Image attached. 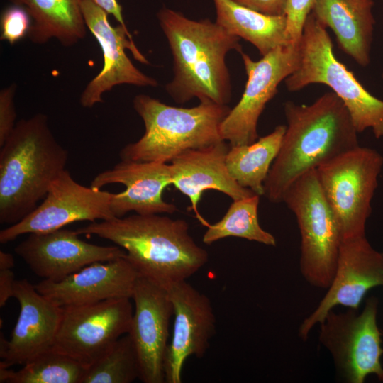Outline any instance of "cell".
<instances>
[{"mask_svg": "<svg viewBox=\"0 0 383 383\" xmlns=\"http://www.w3.org/2000/svg\"><path fill=\"white\" fill-rule=\"evenodd\" d=\"M378 303L371 296L361 312L348 308L335 313L332 309L320 323L319 341L331 355L336 372L345 382L363 383L370 374L383 382Z\"/></svg>", "mask_w": 383, "mask_h": 383, "instance_id": "obj_9", "label": "cell"}, {"mask_svg": "<svg viewBox=\"0 0 383 383\" xmlns=\"http://www.w3.org/2000/svg\"><path fill=\"white\" fill-rule=\"evenodd\" d=\"M383 1V0H382ZM382 77H383V74H382Z\"/></svg>", "mask_w": 383, "mask_h": 383, "instance_id": "obj_36", "label": "cell"}, {"mask_svg": "<svg viewBox=\"0 0 383 383\" xmlns=\"http://www.w3.org/2000/svg\"><path fill=\"white\" fill-rule=\"evenodd\" d=\"M15 274L11 269L0 270V306L6 305L8 300L13 297Z\"/></svg>", "mask_w": 383, "mask_h": 383, "instance_id": "obj_33", "label": "cell"}, {"mask_svg": "<svg viewBox=\"0 0 383 383\" xmlns=\"http://www.w3.org/2000/svg\"><path fill=\"white\" fill-rule=\"evenodd\" d=\"M299 46V65L284 80L287 89L296 91L311 84L328 86L343 101L357 133L371 128L376 138H383V101L367 91L335 57L326 28L311 12Z\"/></svg>", "mask_w": 383, "mask_h": 383, "instance_id": "obj_6", "label": "cell"}, {"mask_svg": "<svg viewBox=\"0 0 383 383\" xmlns=\"http://www.w3.org/2000/svg\"><path fill=\"white\" fill-rule=\"evenodd\" d=\"M173 57L172 79L165 90L177 104L194 98L228 105L232 85L226 58L243 51L240 38L209 18L192 20L171 9L157 13Z\"/></svg>", "mask_w": 383, "mask_h": 383, "instance_id": "obj_2", "label": "cell"}, {"mask_svg": "<svg viewBox=\"0 0 383 383\" xmlns=\"http://www.w3.org/2000/svg\"><path fill=\"white\" fill-rule=\"evenodd\" d=\"M23 6L32 23L28 38L35 44L56 38L65 46H71L86 35L83 0H9Z\"/></svg>", "mask_w": 383, "mask_h": 383, "instance_id": "obj_23", "label": "cell"}, {"mask_svg": "<svg viewBox=\"0 0 383 383\" xmlns=\"http://www.w3.org/2000/svg\"><path fill=\"white\" fill-rule=\"evenodd\" d=\"M383 287V253L374 250L365 235L342 240L335 273L323 298L299 328L306 341L310 332L338 305L358 309L371 289Z\"/></svg>", "mask_w": 383, "mask_h": 383, "instance_id": "obj_14", "label": "cell"}, {"mask_svg": "<svg viewBox=\"0 0 383 383\" xmlns=\"http://www.w3.org/2000/svg\"><path fill=\"white\" fill-rule=\"evenodd\" d=\"M167 292L174 319L165 359V382L181 383L187 358H202L206 354L216 320L210 299L187 280L172 284Z\"/></svg>", "mask_w": 383, "mask_h": 383, "instance_id": "obj_16", "label": "cell"}, {"mask_svg": "<svg viewBox=\"0 0 383 383\" xmlns=\"http://www.w3.org/2000/svg\"><path fill=\"white\" fill-rule=\"evenodd\" d=\"M130 298L62 308L52 350L89 367L129 332L133 313Z\"/></svg>", "mask_w": 383, "mask_h": 383, "instance_id": "obj_10", "label": "cell"}, {"mask_svg": "<svg viewBox=\"0 0 383 383\" xmlns=\"http://www.w3.org/2000/svg\"><path fill=\"white\" fill-rule=\"evenodd\" d=\"M286 130L279 125L250 145L231 146L226 164L232 178L255 194L264 195V183L280 148Z\"/></svg>", "mask_w": 383, "mask_h": 383, "instance_id": "obj_25", "label": "cell"}, {"mask_svg": "<svg viewBox=\"0 0 383 383\" xmlns=\"http://www.w3.org/2000/svg\"><path fill=\"white\" fill-rule=\"evenodd\" d=\"M184 219L159 214H134L94 221L78 228L123 248L139 274L165 289L187 280L208 262L209 254L189 233Z\"/></svg>", "mask_w": 383, "mask_h": 383, "instance_id": "obj_3", "label": "cell"}, {"mask_svg": "<svg viewBox=\"0 0 383 383\" xmlns=\"http://www.w3.org/2000/svg\"><path fill=\"white\" fill-rule=\"evenodd\" d=\"M260 196L233 200L227 212L217 223L208 225L202 240L211 245L228 237L244 238L266 245L275 246V238L265 231L258 221V206Z\"/></svg>", "mask_w": 383, "mask_h": 383, "instance_id": "obj_27", "label": "cell"}, {"mask_svg": "<svg viewBox=\"0 0 383 383\" xmlns=\"http://www.w3.org/2000/svg\"><path fill=\"white\" fill-rule=\"evenodd\" d=\"M131 299L134 310L129 332L144 383H164L165 359L168 346L173 306L167 289L139 275Z\"/></svg>", "mask_w": 383, "mask_h": 383, "instance_id": "obj_15", "label": "cell"}, {"mask_svg": "<svg viewBox=\"0 0 383 383\" xmlns=\"http://www.w3.org/2000/svg\"><path fill=\"white\" fill-rule=\"evenodd\" d=\"M67 159L45 115L17 122L1 147L0 223L15 224L33 211Z\"/></svg>", "mask_w": 383, "mask_h": 383, "instance_id": "obj_4", "label": "cell"}, {"mask_svg": "<svg viewBox=\"0 0 383 383\" xmlns=\"http://www.w3.org/2000/svg\"><path fill=\"white\" fill-rule=\"evenodd\" d=\"M13 297L20 312L10 340L1 334V368L24 365L52 348L62 308L40 294L26 279L16 280Z\"/></svg>", "mask_w": 383, "mask_h": 383, "instance_id": "obj_18", "label": "cell"}, {"mask_svg": "<svg viewBox=\"0 0 383 383\" xmlns=\"http://www.w3.org/2000/svg\"><path fill=\"white\" fill-rule=\"evenodd\" d=\"M230 147L229 143L222 140L208 147L187 150L170 162L172 184L188 197L190 210L203 223L198 204L206 190L218 191L232 200L255 194L241 187L229 174L226 159Z\"/></svg>", "mask_w": 383, "mask_h": 383, "instance_id": "obj_21", "label": "cell"}, {"mask_svg": "<svg viewBox=\"0 0 383 383\" xmlns=\"http://www.w3.org/2000/svg\"><path fill=\"white\" fill-rule=\"evenodd\" d=\"M133 106L144 123L145 133L121 149V160L161 163L222 141L220 126L231 110L211 101H201L192 108L176 107L145 94L135 96Z\"/></svg>", "mask_w": 383, "mask_h": 383, "instance_id": "obj_5", "label": "cell"}, {"mask_svg": "<svg viewBox=\"0 0 383 383\" xmlns=\"http://www.w3.org/2000/svg\"><path fill=\"white\" fill-rule=\"evenodd\" d=\"M32 21L26 9L19 5L6 8L1 16V40L13 45L28 36Z\"/></svg>", "mask_w": 383, "mask_h": 383, "instance_id": "obj_29", "label": "cell"}, {"mask_svg": "<svg viewBox=\"0 0 383 383\" xmlns=\"http://www.w3.org/2000/svg\"><path fill=\"white\" fill-rule=\"evenodd\" d=\"M382 336H383V333H382Z\"/></svg>", "mask_w": 383, "mask_h": 383, "instance_id": "obj_37", "label": "cell"}, {"mask_svg": "<svg viewBox=\"0 0 383 383\" xmlns=\"http://www.w3.org/2000/svg\"><path fill=\"white\" fill-rule=\"evenodd\" d=\"M315 1H287L284 13L287 18V33L294 44H299L305 21L313 9Z\"/></svg>", "mask_w": 383, "mask_h": 383, "instance_id": "obj_30", "label": "cell"}, {"mask_svg": "<svg viewBox=\"0 0 383 383\" xmlns=\"http://www.w3.org/2000/svg\"><path fill=\"white\" fill-rule=\"evenodd\" d=\"M248 76L243 94L222 121L220 134L230 146L250 145L258 138L257 123L267 104L277 94L279 84L299 67V45L277 48L259 60L240 52Z\"/></svg>", "mask_w": 383, "mask_h": 383, "instance_id": "obj_11", "label": "cell"}, {"mask_svg": "<svg viewBox=\"0 0 383 383\" xmlns=\"http://www.w3.org/2000/svg\"><path fill=\"white\" fill-rule=\"evenodd\" d=\"M15 252L43 280L57 281L84 267L126 255L118 245L101 246L85 242L76 231L58 229L30 233L18 244Z\"/></svg>", "mask_w": 383, "mask_h": 383, "instance_id": "obj_17", "label": "cell"}, {"mask_svg": "<svg viewBox=\"0 0 383 383\" xmlns=\"http://www.w3.org/2000/svg\"><path fill=\"white\" fill-rule=\"evenodd\" d=\"M14 264V258L11 253L0 251V270L12 269Z\"/></svg>", "mask_w": 383, "mask_h": 383, "instance_id": "obj_35", "label": "cell"}, {"mask_svg": "<svg viewBox=\"0 0 383 383\" xmlns=\"http://www.w3.org/2000/svg\"><path fill=\"white\" fill-rule=\"evenodd\" d=\"M382 166L383 156L379 152L359 145L316 169L342 240L365 235Z\"/></svg>", "mask_w": 383, "mask_h": 383, "instance_id": "obj_8", "label": "cell"}, {"mask_svg": "<svg viewBox=\"0 0 383 383\" xmlns=\"http://www.w3.org/2000/svg\"><path fill=\"white\" fill-rule=\"evenodd\" d=\"M373 0H316L311 13L335 33L339 48L359 65L370 62Z\"/></svg>", "mask_w": 383, "mask_h": 383, "instance_id": "obj_22", "label": "cell"}, {"mask_svg": "<svg viewBox=\"0 0 383 383\" xmlns=\"http://www.w3.org/2000/svg\"><path fill=\"white\" fill-rule=\"evenodd\" d=\"M216 22L229 33L252 44L262 56L292 43L285 15L269 16L233 0H213Z\"/></svg>", "mask_w": 383, "mask_h": 383, "instance_id": "obj_24", "label": "cell"}, {"mask_svg": "<svg viewBox=\"0 0 383 383\" xmlns=\"http://www.w3.org/2000/svg\"><path fill=\"white\" fill-rule=\"evenodd\" d=\"M82 9L87 28L101 48L104 64L99 73L82 91L81 105L91 108L102 102V94L119 84L157 87V80L140 72L126 55L125 50L128 49L137 61L149 64L135 45L128 30L121 24L111 26L108 13L92 0H83Z\"/></svg>", "mask_w": 383, "mask_h": 383, "instance_id": "obj_13", "label": "cell"}, {"mask_svg": "<svg viewBox=\"0 0 383 383\" xmlns=\"http://www.w3.org/2000/svg\"><path fill=\"white\" fill-rule=\"evenodd\" d=\"M287 125L264 183L270 202H282L301 176L359 146L357 131L343 101L326 92L309 105L284 104Z\"/></svg>", "mask_w": 383, "mask_h": 383, "instance_id": "obj_1", "label": "cell"}, {"mask_svg": "<svg viewBox=\"0 0 383 383\" xmlns=\"http://www.w3.org/2000/svg\"><path fill=\"white\" fill-rule=\"evenodd\" d=\"M113 194L79 184L65 169L50 183L40 204L0 231V242L6 243L27 233L53 231L76 221L115 218L111 210Z\"/></svg>", "mask_w": 383, "mask_h": 383, "instance_id": "obj_12", "label": "cell"}, {"mask_svg": "<svg viewBox=\"0 0 383 383\" xmlns=\"http://www.w3.org/2000/svg\"><path fill=\"white\" fill-rule=\"evenodd\" d=\"M139 275L124 256L90 264L57 281L42 280L35 287L52 302L65 308L110 299H131Z\"/></svg>", "mask_w": 383, "mask_h": 383, "instance_id": "obj_20", "label": "cell"}, {"mask_svg": "<svg viewBox=\"0 0 383 383\" xmlns=\"http://www.w3.org/2000/svg\"><path fill=\"white\" fill-rule=\"evenodd\" d=\"M110 184L126 187L124 191L113 194L111 210L115 217H123L130 211L150 215L177 211L174 204L165 201L162 196L164 189L172 184L170 164L121 160L99 173L90 186L101 189Z\"/></svg>", "mask_w": 383, "mask_h": 383, "instance_id": "obj_19", "label": "cell"}, {"mask_svg": "<svg viewBox=\"0 0 383 383\" xmlns=\"http://www.w3.org/2000/svg\"><path fill=\"white\" fill-rule=\"evenodd\" d=\"M16 89L15 84L4 88L0 91V146L13 131L15 126L16 112L14 96Z\"/></svg>", "mask_w": 383, "mask_h": 383, "instance_id": "obj_31", "label": "cell"}, {"mask_svg": "<svg viewBox=\"0 0 383 383\" xmlns=\"http://www.w3.org/2000/svg\"><path fill=\"white\" fill-rule=\"evenodd\" d=\"M87 367L74 359L50 349L14 371L0 367L1 383H82Z\"/></svg>", "mask_w": 383, "mask_h": 383, "instance_id": "obj_26", "label": "cell"}, {"mask_svg": "<svg viewBox=\"0 0 383 383\" xmlns=\"http://www.w3.org/2000/svg\"><path fill=\"white\" fill-rule=\"evenodd\" d=\"M252 10L269 16L284 15L287 0H233Z\"/></svg>", "mask_w": 383, "mask_h": 383, "instance_id": "obj_32", "label": "cell"}, {"mask_svg": "<svg viewBox=\"0 0 383 383\" xmlns=\"http://www.w3.org/2000/svg\"><path fill=\"white\" fill-rule=\"evenodd\" d=\"M108 14H111L125 28L128 29L122 14V7L117 0H92Z\"/></svg>", "mask_w": 383, "mask_h": 383, "instance_id": "obj_34", "label": "cell"}, {"mask_svg": "<svg viewBox=\"0 0 383 383\" xmlns=\"http://www.w3.org/2000/svg\"><path fill=\"white\" fill-rule=\"evenodd\" d=\"M139 374L137 353L127 333L87 368L82 383H131L139 379Z\"/></svg>", "mask_w": 383, "mask_h": 383, "instance_id": "obj_28", "label": "cell"}, {"mask_svg": "<svg viewBox=\"0 0 383 383\" xmlns=\"http://www.w3.org/2000/svg\"><path fill=\"white\" fill-rule=\"evenodd\" d=\"M282 202L295 215L299 228L301 274L309 284L328 289L335 273L342 238L316 169L297 179Z\"/></svg>", "mask_w": 383, "mask_h": 383, "instance_id": "obj_7", "label": "cell"}]
</instances>
